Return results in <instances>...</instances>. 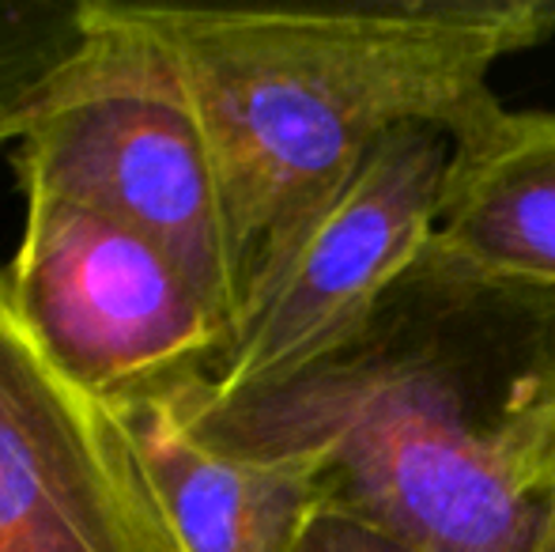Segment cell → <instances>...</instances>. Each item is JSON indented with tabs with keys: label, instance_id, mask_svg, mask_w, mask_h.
I'll return each instance as SVG.
<instances>
[{
	"label": "cell",
	"instance_id": "7",
	"mask_svg": "<svg viewBox=\"0 0 555 552\" xmlns=\"http://www.w3.org/2000/svg\"><path fill=\"white\" fill-rule=\"evenodd\" d=\"M117 409L182 552H292L325 503L322 473L310 462L216 447L167 390Z\"/></svg>",
	"mask_w": 555,
	"mask_h": 552
},
{
	"label": "cell",
	"instance_id": "10",
	"mask_svg": "<svg viewBox=\"0 0 555 552\" xmlns=\"http://www.w3.org/2000/svg\"><path fill=\"white\" fill-rule=\"evenodd\" d=\"M292 552H420V549L404 545L401 538L348 515V511L333 508V503H322L310 515V523L302 526Z\"/></svg>",
	"mask_w": 555,
	"mask_h": 552
},
{
	"label": "cell",
	"instance_id": "1",
	"mask_svg": "<svg viewBox=\"0 0 555 552\" xmlns=\"http://www.w3.org/2000/svg\"><path fill=\"white\" fill-rule=\"evenodd\" d=\"M234 454L295 458L325 503L420 552H541L555 496V292L435 246L336 352L246 398L167 390Z\"/></svg>",
	"mask_w": 555,
	"mask_h": 552
},
{
	"label": "cell",
	"instance_id": "5",
	"mask_svg": "<svg viewBox=\"0 0 555 552\" xmlns=\"http://www.w3.org/2000/svg\"><path fill=\"white\" fill-rule=\"evenodd\" d=\"M8 280L42 345L111 406L212 375L231 325L175 258L125 223L23 190Z\"/></svg>",
	"mask_w": 555,
	"mask_h": 552
},
{
	"label": "cell",
	"instance_id": "3",
	"mask_svg": "<svg viewBox=\"0 0 555 552\" xmlns=\"http://www.w3.org/2000/svg\"><path fill=\"white\" fill-rule=\"evenodd\" d=\"M20 190L125 223L178 261L238 330L249 273L212 140L137 0H95V35L57 103L12 147Z\"/></svg>",
	"mask_w": 555,
	"mask_h": 552
},
{
	"label": "cell",
	"instance_id": "8",
	"mask_svg": "<svg viewBox=\"0 0 555 552\" xmlns=\"http://www.w3.org/2000/svg\"><path fill=\"white\" fill-rule=\"evenodd\" d=\"M431 246L480 277L555 292V111L503 103L453 140Z\"/></svg>",
	"mask_w": 555,
	"mask_h": 552
},
{
	"label": "cell",
	"instance_id": "6",
	"mask_svg": "<svg viewBox=\"0 0 555 552\" xmlns=\"http://www.w3.org/2000/svg\"><path fill=\"white\" fill-rule=\"evenodd\" d=\"M0 552H182L121 409L27 322L0 266Z\"/></svg>",
	"mask_w": 555,
	"mask_h": 552
},
{
	"label": "cell",
	"instance_id": "11",
	"mask_svg": "<svg viewBox=\"0 0 555 552\" xmlns=\"http://www.w3.org/2000/svg\"><path fill=\"white\" fill-rule=\"evenodd\" d=\"M541 552H555V496H552V511H548V526H544Z\"/></svg>",
	"mask_w": 555,
	"mask_h": 552
},
{
	"label": "cell",
	"instance_id": "9",
	"mask_svg": "<svg viewBox=\"0 0 555 552\" xmlns=\"http://www.w3.org/2000/svg\"><path fill=\"white\" fill-rule=\"evenodd\" d=\"M95 0H0V152H12L83 61Z\"/></svg>",
	"mask_w": 555,
	"mask_h": 552
},
{
	"label": "cell",
	"instance_id": "2",
	"mask_svg": "<svg viewBox=\"0 0 555 552\" xmlns=\"http://www.w3.org/2000/svg\"><path fill=\"white\" fill-rule=\"evenodd\" d=\"M220 163L246 273L401 129L473 133L491 76L555 38V0L182 8L137 0Z\"/></svg>",
	"mask_w": 555,
	"mask_h": 552
},
{
	"label": "cell",
	"instance_id": "4",
	"mask_svg": "<svg viewBox=\"0 0 555 552\" xmlns=\"http://www.w3.org/2000/svg\"><path fill=\"white\" fill-rule=\"evenodd\" d=\"M450 155L442 129H401L318 201L257 266L205 390L261 394L336 352L427 254Z\"/></svg>",
	"mask_w": 555,
	"mask_h": 552
}]
</instances>
